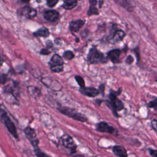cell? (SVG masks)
<instances>
[{
	"label": "cell",
	"instance_id": "33",
	"mask_svg": "<svg viewBox=\"0 0 157 157\" xmlns=\"http://www.w3.org/2000/svg\"><path fill=\"white\" fill-rule=\"evenodd\" d=\"M133 51L134 52V53H136V56L137 58V60L139 61L140 59V55H139V47H137L136 48L133 49Z\"/></svg>",
	"mask_w": 157,
	"mask_h": 157
},
{
	"label": "cell",
	"instance_id": "1",
	"mask_svg": "<svg viewBox=\"0 0 157 157\" xmlns=\"http://www.w3.org/2000/svg\"><path fill=\"white\" fill-rule=\"evenodd\" d=\"M121 88H120L117 91L110 89L109 94V100L105 101L106 105L112 110L114 116H115L116 117H118L117 112L124 109V105L123 102L118 98V96L121 93Z\"/></svg>",
	"mask_w": 157,
	"mask_h": 157
},
{
	"label": "cell",
	"instance_id": "37",
	"mask_svg": "<svg viewBox=\"0 0 157 157\" xmlns=\"http://www.w3.org/2000/svg\"><path fill=\"white\" fill-rule=\"evenodd\" d=\"M3 62H4V59H2V58L1 55H0V67L2 66V64Z\"/></svg>",
	"mask_w": 157,
	"mask_h": 157
},
{
	"label": "cell",
	"instance_id": "2",
	"mask_svg": "<svg viewBox=\"0 0 157 157\" xmlns=\"http://www.w3.org/2000/svg\"><path fill=\"white\" fill-rule=\"evenodd\" d=\"M86 60L90 64H94L99 63H106L108 61L107 58L103 53L96 48L95 46L90 48L87 55Z\"/></svg>",
	"mask_w": 157,
	"mask_h": 157
},
{
	"label": "cell",
	"instance_id": "14",
	"mask_svg": "<svg viewBox=\"0 0 157 157\" xmlns=\"http://www.w3.org/2000/svg\"><path fill=\"white\" fill-rule=\"evenodd\" d=\"M85 20L78 19L76 20H72L69 23V28L71 32L77 33L85 25Z\"/></svg>",
	"mask_w": 157,
	"mask_h": 157
},
{
	"label": "cell",
	"instance_id": "22",
	"mask_svg": "<svg viewBox=\"0 0 157 157\" xmlns=\"http://www.w3.org/2000/svg\"><path fill=\"white\" fill-rule=\"evenodd\" d=\"M74 56V53L71 50H66L63 54V57L66 60H72Z\"/></svg>",
	"mask_w": 157,
	"mask_h": 157
},
{
	"label": "cell",
	"instance_id": "17",
	"mask_svg": "<svg viewBox=\"0 0 157 157\" xmlns=\"http://www.w3.org/2000/svg\"><path fill=\"white\" fill-rule=\"evenodd\" d=\"M28 91L29 94L33 98H39L42 94L41 90L39 88L34 86H28Z\"/></svg>",
	"mask_w": 157,
	"mask_h": 157
},
{
	"label": "cell",
	"instance_id": "24",
	"mask_svg": "<svg viewBox=\"0 0 157 157\" xmlns=\"http://www.w3.org/2000/svg\"><path fill=\"white\" fill-rule=\"evenodd\" d=\"M157 98H155L153 100L150 101L148 104H147V106L150 108H153L155 110L156 109L157 107Z\"/></svg>",
	"mask_w": 157,
	"mask_h": 157
},
{
	"label": "cell",
	"instance_id": "29",
	"mask_svg": "<svg viewBox=\"0 0 157 157\" xmlns=\"http://www.w3.org/2000/svg\"><path fill=\"white\" fill-rule=\"evenodd\" d=\"M98 90L99 93H101L102 95L104 96V91H105V84L104 83L100 84Z\"/></svg>",
	"mask_w": 157,
	"mask_h": 157
},
{
	"label": "cell",
	"instance_id": "13",
	"mask_svg": "<svg viewBox=\"0 0 157 157\" xmlns=\"http://www.w3.org/2000/svg\"><path fill=\"white\" fill-rule=\"evenodd\" d=\"M79 91L81 94L90 98H94L99 94L98 90L94 87L85 86L83 88H80Z\"/></svg>",
	"mask_w": 157,
	"mask_h": 157
},
{
	"label": "cell",
	"instance_id": "23",
	"mask_svg": "<svg viewBox=\"0 0 157 157\" xmlns=\"http://www.w3.org/2000/svg\"><path fill=\"white\" fill-rule=\"evenodd\" d=\"M75 80L77 82V84L79 85L80 88H83L85 87V80L82 77L80 76V75H75Z\"/></svg>",
	"mask_w": 157,
	"mask_h": 157
},
{
	"label": "cell",
	"instance_id": "36",
	"mask_svg": "<svg viewBox=\"0 0 157 157\" xmlns=\"http://www.w3.org/2000/svg\"><path fill=\"white\" fill-rule=\"evenodd\" d=\"M103 101H104L102 100V99H96V102L97 104L99 105H100L101 104Z\"/></svg>",
	"mask_w": 157,
	"mask_h": 157
},
{
	"label": "cell",
	"instance_id": "30",
	"mask_svg": "<svg viewBox=\"0 0 157 157\" xmlns=\"http://www.w3.org/2000/svg\"><path fill=\"white\" fill-rule=\"evenodd\" d=\"M148 152L150 155L153 156V157H157V150L155 149H153L151 148H149L148 149Z\"/></svg>",
	"mask_w": 157,
	"mask_h": 157
},
{
	"label": "cell",
	"instance_id": "12",
	"mask_svg": "<svg viewBox=\"0 0 157 157\" xmlns=\"http://www.w3.org/2000/svg\"><path fill=\"white\" fill-rule=\"evenodd\" d=\"M43 16L46 20L53 23L58 21L59 18V13L56 10H46L44 12Z\"/></svg>",
	"mask_w": 157,
	"mask_h": 157
},
{
	"label": "cell",
	"instance_id": "26",
	"mask_svg": "<svg viewBox=\"0 0 157 157\" xmlns=\"http://www.w3.org/2000/svg\"><path fill=\"white\" fill-rule=\"evenodd\" d=\"M134 59L133 56L131 55H128V56L125 59V63L127 64H131L134 62Z\"/></svg>",
	"mask_w": 157,
	"mask_h": 157
},
{
	"label": "cell",
	"instance_id": "11",
	"mask_svg": "<svg viewBox=\"0 0 157 157\" xmlns=\"http://www.w3.org/2000/svg\"><path fill=\"white\" fill-rule=\"evenodd\" d=\"M121 53V50L118 48L112 49L109 50L107 53V58L112 62L113 64H117L121 63L120 55Z\"/></svg>",
	"mask_w": 157,
	"mask_h": 157
},
{
	"label": "cell",
	"instance_id": "21",
	"mask_svg": "<svg viewBox=\"0 0 157 157\" xmlns=\"http://www.w3.org/2000/svg\"><path fill=\"white\" fill-rule=\"evenodd\" d=\"M34 151L37 157H51L50 155L42 151L38 147L34 148Z\"/></svg>",
	"mask_w": 157,
	"mask_h": 157
},
{
	"label": "cell",
	"instance_id": "35",
	"mask_svg": "<svg viewBox=\"0 0 157 157\" xmlns=\"http://www.w3.org/2000/svg\"><path fill=\"white\" fill-rule=\"evenodd\" d=\"M98 6L99 8H101L103 4H104V1H98Z\"/></svg>",
	"mask_w": 157,
	"mask_h": 157
},
{
	"label": "cell",
	"instance_id": "3",
	"mask_svg": "<svg viewBox=\"0 0 157 157\" xmlns=\"http://www.w3.org/2000/svg\"><path fill=\"white\" fill-rule=\"evenodd\" d=\"M0 121L4 124L9 132L13 136V137L15 139L18 138L15 125L9 117L7 112L1 107H0Z\"/></svg>",
	"mask_w": 157,
	"mask_h": 157
},
{
	"label": "cell",
	"instance_id": "32",
	"mask_svg": "<svg viewBox=\"0 0 157 157\" xmlns=\"http://www.w3.org/2000/svg\"><path fill=\"white\" fill-rule=\"evenodd\" d=\"M151 126L154 129L155 131L157 130V121L156 119H153L151 121Z\"/></svg>",
	"mask_w": 157,
	"mask_h": 157
},
{
	"label": "cell",
	"instance_id": "27",
	"mask_svg": "<svg viewBox=\"0 0 157 157\" xmlns=\"http://www.w3.org/2000/svg\"><path fill=\"white\" fill-rule=\"evenodd\" d=\"M52 52V51L45 48H42L40 52H39V53L42 55H48L49 54H50Z\"/></svg>",
	"mask_w": 157,
	"mask_h": 157
},
{
	"label": "cell",
	"instance_id": "4",
	"mask_svg": "<svg viewBox=\"0 0 157 157\" xmlns=\"http://www.w3.org/2000/svg\"><path fill=\"white\" fill-rule=\"evenodd\" d=\"M57 110L64 115L69 117L75 120L80 122H85L87 121V118L84 115L78 112L75 109L73 108L66 106H59L57 107Z\"/></svg>",
	"mask_w": 157,
	"mask_h": 157
},
{
	"label": "cell",
	"instance_id": "18",
	"mask_svg": "<svg viewBox=\"0 0 157 157\" xmlns=\"http://www.w3.org/2000/svg\"><path fill=\"white\" fill-rule=\"evenodd\" d=\"M33 35L36 37H48L50 35V31L46 27H41L39 28L37 31L33 33Z\"/></svg>",
	"mask_w": 157,
	"mask_h": 157
},
{
	"label": "cell",
	"instance_id": "9",
	"mask_svg": "<svg viewBox=\"0 0 157 157\" xmlns=\"http://www.w3.org/2000/svg\"><path fill=\"white\" fill-rule=\"evenodd\" d=\"M96 129L101 132H105L110 134H117L118 132L114 127L109 125L105 121H101L96 124Z\"/></svg>",
	"mask_w": 157,
	"mask_h": 157
},
{
	"label": "cell",
	"instance_id": "19",
	"mask_svg": "<svg viewBox=\"0 0 157 157\" xmlns=\"http://www.w3.org/2000/svg\"><path fill=\"white\" fill-rule=\"evenodd\" d=\"M77 2L75 0H66L64 1L61 7L66 10H71L77 6Z\"/></svg>",
	"mask_w": 157,
	"mask_h": 157
},
{
	"label": "cell",
	"instance_id": "20",
	"mask_svg": "<svg viewBox=\"0 0 157 157\" xmlns=\"http://www.w3.org/2000/svg\"><path fill=\"white\" fill-rule=\"evenodd\" d=\"M115 2H117L121 6H122L123 7L126 9V10H128L129 12L133 11L134 7H132V4H130V2L129 1H115Z\"/></svg>",
	"mask_w": 157,
	"mask_h": 157
},
{
	"label": "cell",
	"instance_id": "6",
	"mask_svg": "<svg viewBox=\"0 0 157 157\" xmlns=\"http://www.w3.org/2000/svg\"><path fill=\"white\" fill-rule=\"evenodd\" d=\"M17 14L20 16L25 17L28 19H33L37 15V10L29 6H25L17 10Z\"/></svg>",
	"mask_w": 157,
	"mask_h": 157
},
{
	"label": "cell",
	"instance_id": "10",
	"mask_svg": "<svg viewBox=\"0 0 157 157\" xmlns=\"http://www.w3.org/2000/svg\"><path fill=\"white\" fill-rule=\"evenodd\" d=\"M107 37V40H111L113 43H117L121 41L126 36L125 33L120 29H113Z\"/></svg>",
	"mask_w": 157,
	"mask_h": 157
},
{
	"label": "cell",
	"instance_id": "5",
	"mask_svg": "<svg viewBox=\"0 0 157 157\" xmlns=\"http://www.w3.org/2000/svg\"><path fill=\"white\" fill-rule=\"evenodd\" d=\"M48 65L51 71L55 73H59L63 71L64 61L61 56L58 54H54L48 61Z\"/></svg>",
	"mask_w": 157,
	"mask_h": 157
},
{
	"label": "cell",
	"instance_id": "34",
	"mask_svg": "<svg viewBox=\"0 0 157 157\" xmlns=\"http://www.w3.org/2000/svg\"><path fill=\"white\" fill-rule=\"evenodd\" d=\"M54 42H55V44L56 45H59V44L61 45V40L60 39H56L55 40Z\"/></svg>",
	"mask_w": 157,
	"mask_h": 157
},
{
	"label": "cell",
	"instance_id": "28",
	"mask_svg": "<svg viewBox=\"0 0 157 157\" xmlns=\"http://www.w3.org/2000/svg\"><path fill=\"white\" fill-rule=\"evenodd\" d=\"M45 45H46V48L52 51V48H53V44L50 40H48L47 41H46Z\"/></svg>",
	"mask_w": 157,
	"mask_h": 157
},
{
	"label": "cell",
	"instance_id": "16",
	"mask_svg": "<svg viewBox=\"0 0 157 157\" xmlns=\"http://www.w3.org/2000/svg\"><path fill=\"white\" fill-rule=\"evenodd\" d=\"M90 7L87 11V15L88 17L92 16V15H98L99 13V10L97 8V4L98 1L96 0H90Z\"/></svg>",
	"mask_w": 157,
	"mask_h": 157
},
{
	"label": "cell",
	"instance_id": "15",
	"mask_svg": "<svg viewBox=\"0 0 157 157\" xmlns=\"http://www.w3.org/2000/svg\"><path fill=\"white\" fill-rule=\"evenodd\" d=\"M112 152L118 157H128V153L124 147L121 145H114L112 147Z\"/></svg>",
	"mask_w": 157,
	"mask_h": 157
},
{
	"label": "cell",
	"instance_id": "8",
	"mask_svg": "<svg viewBox=\"0 0 157 157\" xmlns=\"http://www.w3.org/2000/svg\"><path fill=\"white\" fill-rule=\"evenodd\" d=\"M61 140L63 145L66 148L70 149L71 153H74L76 152L77 145H75L72 137L68 134H64L61 137Z\"/></svg>",
	"mask_w": 157,
	"mask_h": 157
},
{
	"label": "cell",
	"instance_id": "31",
	"mask_svg": "<svg viewBox=\"0 0 157 157\" xmlns=\"http://www.w3.org/2000/svg\"><path fill=\"white\" fill-rule=\"evenodd\" d=\"M7 80V78L6 75H4V74L0 75V84L6 83Z\"/></svg>",
	"mask_w": 157,
	"mask_h": 157
},
{
	"label": "cell",
	"instance_id": "25",
	"mask_svg": "<svg viewBox=\"0 0 157 157\" xmlns=\"http://www.w3.org/2000/svg\"><path fill=\"white\" fill-rule=\"evenodd\" d=\"M58 2V0H48L47 1V5L49 7H53Z\"/></svg>",
	"mask_w": 157,
	"mask_h": 157
},
{
	"label": "cell",
	"instance_id": "7",
	"mask_svg": "<svg viewBox=\"0 0 157 157\" xmlns=\"http://www.w3.org/2000/svg\"><path fill=\"white\" fill-rule=\"evenodd\" d=\"M24 132L25 134L26 138L30 142V143L31 144L33 147L34 148L38 147L39 140L37 138V136L35 130L33 128H32L29 126H28L24 129Z\"/></svg>",
	"mask_w": 157,
	"mask_h": 157
}]
</instances>
